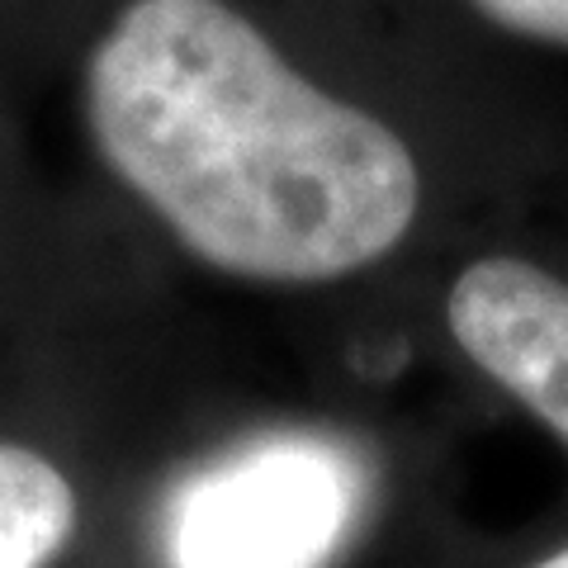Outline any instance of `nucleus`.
<instances>
[{
  "instance_id": "obj_1",
  "label": "nucleus",
  "mask_w": 568,
  "mask_h": 568,
  "mask_svg": "<svg viewBox=\"0 0 568 568\" xmlns=\"http://www.w3.org/2000/svg\"><path fill=\"white\" fill-rule=\"evenodd\" d=\"M110 171L213 271L323 284L365 271L417 219L394 129L317 91L223 0H133L85 67Z\"/></svg>"
},
{
  "instance_id": "obj_2",
  "label": "nucleus",
  "mask_w": 568,
  "mask_h": 568,
  "mask_svg": "<svg viewBox=\"0 0 568 568\" xmlns=\"http://www.w3.org/2000/svg\"><path fill=\"white\" fill-rule=\"evenodd\" d=\"M369 511V465L323 432H271L190 469L162 503L166 568H332Z\"/></svg>"
},
{
  "instance_id": "obj_3",
  "label": "nucleus",
  "mask_w": 568,
  "mask_h": 568,
  "mask_svg": "<svg viewBox=\"0 0 568 568\" xmlns=\"http://www.w3.org/2000/svg\"><path fill=\"white\" fill-rule=\"evenodd\" d=\"M446 323L459 351L568 440V284L530 261L484 256L455 280Z\"/></svg>"
},
{
  "instance_id": "obj_4",
  "label": "nucleus",
  "mask_w": 568,
  "mask_h": 568,
  "mask_svg": "<svg viewBox=\"0 0 568 568\" xmlns=\"http://www.w3.org/2000/svg\"><path fill=\"white\" fill-rule=\"evenodd\" d=\"M77 536V493L48 455L0 440V568H48Z\"/></svg>"
},
{
  "instance_id": "obj_5",
  "label": "nucleus",
  "mask_w": 568,
  "mask_h": 568,
  "mask_svg": "<svg viewBox=\"0 0 568 568\" xmlns=\"http://www.w3.org/2000/svg\"><path fill=\"white\" fill-rule=\"evenodd\" d=\"M474 6L503 29L568 48V0H474Z\"/></svg>"
},
{
  "instance_id": "obj_6",
  "label": "nucleus",
  "mask_w": 568,
  "mask_h": 568,
  "mask_svg": "<svg viewBox=\"0 0 568 568\" xmlns=\"http://www.w3.org/2000/svg\"><path fill=\"white\" fill-rule=\"evenodd\" d=\"M536 568H568V549H559V555H549V559H540Z\"/></svg>"
}]
</instances>
